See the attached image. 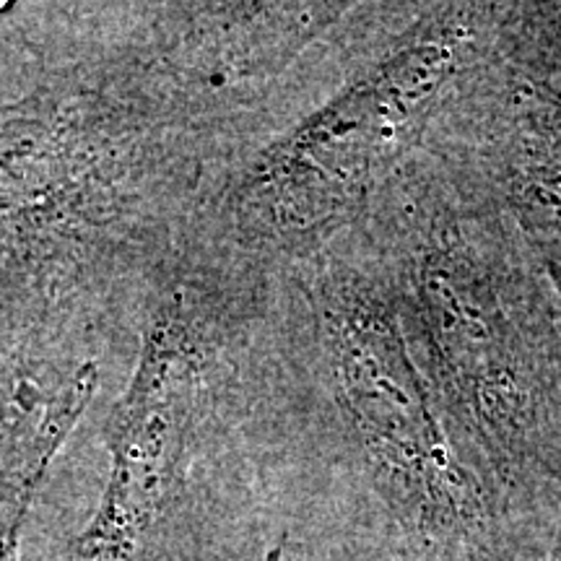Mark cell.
I'll list each match as a JSON object with an SVG mask.
<instances>
[{
    "mask_svg": "<svg viewBox=\"0 0 561 561\" xmlns=\"http://www.w3.org/2000/svg\"><path fill=\"white\" fill-rule=\"evenodd\" d=\"M19 559V538L0 546V561H16Z\"/></svg>",
    "mask_w": 561,
    "mask_h": 561,
    "instance_id": "52a82bcc",
    "label": "cell"
},
{
    "mask_svg": "<svg viewBox=\"0 0 561 561\" xmlns=\"http://www.w3.org/2000/svg\"><path fill=\"white\" fill-rule=\"evenodd\" d=\"M557 486H559V515H557V528H553L551 549L546 561H561V476L557 479Z\"/></svg>",
    "mask_w": 561,
    "mask_h": 561,
    "instance_id": "8992f818",
    "label": "cell"
},
{
    "mask_svg": "<svg viewBox=\"0 0 561 561\" xmlns=\"http://www.w3.org/2000/svg\"><path fill=\"white\" fill-rule=\"evenodd\" d=\"M263 273L178 248L153 280L128 388L104 426L107 481L66 561H161L182 515L227 354Z\"/></svg>",
    "mask_w": 561,
    "mask_h": 561,
    "instance_id": "3957f363",
    "label": "cell"
},
{
    "mask_svg": "<svg viewBox=\"0 0 561 561\" xmlns=\"http://www.w3.org/2000/svg\"><path fill=\"white\" fill-rule=\"evenodd\" d=\"M305 276L348 432L354 561H543L559 491L512 473L453 409H432L392 291L325 250Z\"/></svg>",
    "mask_w": 561,
    "mask_h": 561,
    "instance_id": "7a4b0ae2",
    "label": "cell"
},
{
    "mask_svg": "<svg viewBox=\"0 0 561 561\" xmlns=\"http://www.w3.org/2000/svg\"><path fill=\"white\" fill-rule=\"evenodd\" d=\"M447 53L426 42L351 81L201 198L182 240L261 273L310 261L359 216L377 167L445 81Z\"/></svg>",
    "mask_w": 561,
    "mask_h": 561,
    "instance_id": "277c9868",
    "label": "cell"
},
{
    "mask_svg": "<svg viewBox=\"0 0 561 561\" xmlns=\"http://www.w3.org/2000/svg\"><path fill=\"white\" fill-rule=\"evenodd\" d=\"M66 325L0 289V546L100 388V364L58 343Z\"/></svg>",
    "mask_w": 561,
    "mask_h": 561,
    "instance_id": "5b68a950",
    "label": "cell"
},
{
    "mask_svg": "<svg viewBox=\"0 0 561 561\" xmlns=\"http://www.w3.org/2000/svg\"><path fill=\"white\" fill-rule=\"evenodd\" d=\"M265 561H280V551L276 549V551H271L268 557H265Z\"/></svg>",
    "mask_w": 561,
    "mask_h": 561,
    "instance_id": "ba28073f",
    "label": "cell"
},
{
    "mask_svg": "<svg viewBox=\"0 0 561 561\" xmlns=\"http://www.w3.org/2000/svg\"><path fill=\"white\" fill-rule=\"evenodd\" d=\"M79 16L87 34L0 96V286L62 322L117 276L157 280L198 206L208 136L123 5Z\"/></svg>",
    "mask_w": 561,
    "mask_h": 561,
    "instance_id": "6da1fadb",
    "label": "cell"
}]
</instances>
